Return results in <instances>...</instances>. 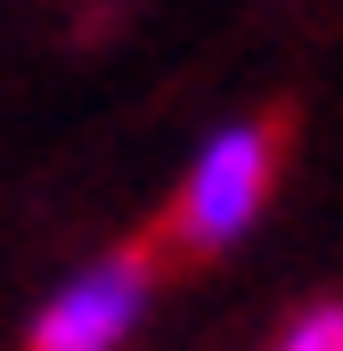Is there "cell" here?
I'll return each mask as SVG.
<instances>
[{
  "instance_id": "obj_2",
  "label": "cell",
  "mask_w": 343,
  "mask_h": 351,
  "mask_svg": "<svg viewBox=\"0 0 343 351\" xmlns=\"http://www.w3.org/2000/svg\"><path fill=\"white\" fill-rule=\"evenodd\" d=\"M156 245L147 237H131V245H115L106 262H90L82 278H66L49 302H41V319H33V335L16 351H123L131 335V319L147 311V294H156Z\"/></svg>"
},
{
  "instance_id": "obj_3",
  "label": "cell",
  "mask_w": 343,
  "mask_h": 351,
  "mask_svg": "<svg viewBox=\"0 0 343 351\" xmlns=\"http://www.w3.org/2000/svg\"><path fill=\"white\" fill-rule=\"evenodd\" d=\"M278 351H343V302H311V311L286 327Z\"/></svg>"
},
{
  "instance_id": "obj_1",
  "label": "cell",
  "mask_w": 343,
  "mask_h": 351,
  "mask_svg": "<svg viewBox=\"0 0 343 351\" xmlns=\"http://www.w3.org/2000/svg\"><path fill=\"white\" fill-rule=\"evenodd\" d=\"M278 172H286V114H254V123L221 131V139L188 164L180 196H172V213H164V221H147L139 237L156 245V262H164V269L213 262L229 237L254 229V213L270 204Z\"/></svg>"
}]
</instances>
